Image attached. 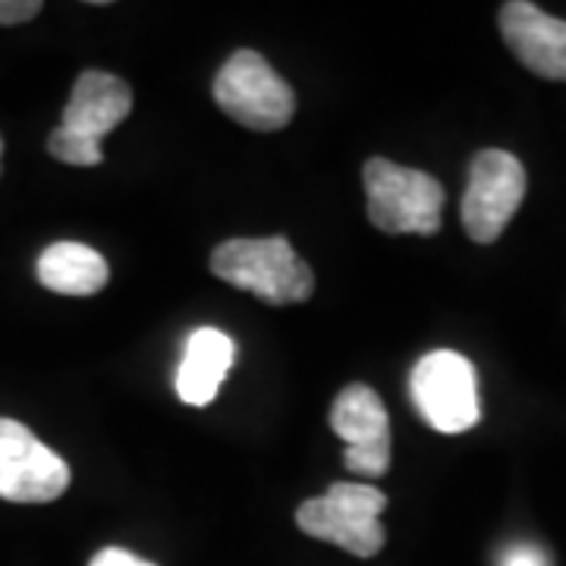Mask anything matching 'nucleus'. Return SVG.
Here are the masks:
<instances>
[{"mask_svg": "<svg viewBox=\"0 0 566 566\" xmlns=\"http://www.w3.org/2000/svg\"><path fill=\"white\" fill-rule=\"evenodd\" d=\"M409 394L419 416L441 434H463L482 419L475 368L453 349L419 359L409 375Z\"/></svg>", "mask_w": 566, "mask_h": 566, "instance_id": "obj_5", "label": "nucleus"}, {"mask_svg": "<svg viewBox=\"0 0 566 566\" xmlns=\"http://www.w3.org/2000/svg\"><path fill=\"white\" fill-rule=\"evenodd\" d=\"M0 151H3V142H0Z\"/></svg>", "mask_w": 566, "mask_h": 566, "instance_id": "obj_17", "label": "nucleus"}, {"mask_svg": "<svg viewBox=\"0 0 566 566\" xmlns=\"http://www.w3.org/2000/svg\"><path fill=\"white\" fill-rule=\"evenodd\" d=\"M133 111V88L104 70H85L76 85L70 104L63 107V129L80 133L88 139L102 142L111 129H117Z\"/></svg>", "mask_w": 566, "mask_h": 566, "instance_id": "obj_9", "label": "nucleus"}, {"mask_svg": "<svg viewBox=\"0 0 566 566\" xmlns=\"http://www.w3.org/2000/svg\"><path fill=\"white\" fill-rule=\"evenodd\" d=\"M214 102L240 126L274 133L296 114V95L255 51H237L214 80Z\"/></svg>", "mask_w": 566, "mask_h": 566, "instance_id": "obj_4", "label": "nucleus"}, {"mask_svg": "<svg viewBox=\"0 0 566 566\" xmlns=\"http://www.w3.org/2000/svg\"><path fill=\"white\" fill-rule=\"evenodd\" d=\"M48 151L63 164H73V167H95L102 164V142L88 139V136H80V133H70L57 126L48 139Z\"/></svg>", "mask_w": 566, "mask_h": 566, "instance_id": "obj_13", "label": "nucleus"}, {"mask_svg": "<svg viewBox=\"0 0 566 566\" xmlns=\"http://www.w3.org/2000/svg\"><path fill=\"white\" fill-rule=\"evenodd\" d=\"M41 13L39 0H0V25H20Z\"/></svg>", "mask_w": 566, "mask_h": 566, "instance_id": "obj_14", "label": "nucleus"}, {"mask_svg": "<svg viewBox=\"0 0 566 566\" xmlns=\"http://www.w3.org/2000/svg\"><path fill=\"white\" fill-rule=\"evenodd\" d=\"M526 199V167L501 148H485L469 164L463 192V227L469 240L494 243Z\"/></svg>", "mask_w": 566, "mask_h": 566, "instance_id": "obj_6", "label": "nucleus"}, {"mask_svg": "<svg viewBox=\"0 0 566 566\" xmlns=\"http://www.w3.org/2000/svg\"><path fill=\"white\" fill-rule=\"evenodd\" d=\"M368 221L385 233L431 237L441 230L444 186L431 174L409 170L400 164L371 158L363 167Z\"/></svg>", "mask_w": 566, "mask_h": 566, "instance_id": "obj_2", "label": "nucleus"}, {"mask_svg": "<svg viewBox=\"0 0 566 566\" xmlns=\"http://www.w3.org/2000/svg\"><path fill=\"white\" fill-rule=\"evenodd\" d=\"M70 488V465L13 419H0V497L48 504Z\"/></svg>", "mask_w": 566, "mask_h": 566, "instance_id": "obj_7", "label": "nucleus"}, {"mask_svg": "<svg viewBox=\"0 0 566 566\" xmlns=\"http://www.w3.org/2000/svg\"><path fill=\"white\" fill-rule=\"evenodd\" d=\"M385 491L371 485L337 482L324 497H312L296 510V523L305 535L337 545L356 557H375L385 547Z\"/></svg>", "mask_w": 566, "mask_h": 566, "instance_id": "obj_3", "label": "nucleus"}, {"mask_svg": "<svg viewBox=\"0 0 566 566\" xmlns=\"http://www.w3.org/2000/svg\"><path fill=\"white\" fill-rule=\"evenodd\" d=\"M211 274L255 293L268 305L305 303L315 293V274L286 237L227 240L211 252Z\"/></svg>", "mask_w": 566, "mask_h": 566, "instance_id": "obj_1", "label": "nucleus"}, {"mask_svg": "<svg viewBox=\"0 0 566 566\" xmlns=\"http://www.w3.org/2000/svg\"><path fill=\"white\" fill-rule=\"evenodd\" d=\"M504 566H545V554L535 547H516L506 554Z\"/></svg>", "mask_w": 566, "mask_h": 566, "instance_id": "obj_16", "label": "nucleus"}, {"mask_svg": "<svg viewBox=\"0 0 566 566\" xmlns=\"http://www.w3.org/2000/svg\"><path fill=\"white\" fill-rule=\"evenodd\" d=\"M39 281L61 296H95L107 283V262L82 243H54L48 245L35 264Z\"/></svg>", "mask_w": 566, "mask_h": 566, "instance_id": "obj_11", "label": "nucleus"}, {"mask_svg": "<svg viewBox=\"0 0 566 566\" xmlns=\"http://www.w3.org/2000/svg\"><path fill=\"white\" fill-rule=\"evenodd\" d=\"M331 428L346 441V450L390 447V422L381 397L365 385H349L331 406Z\"/></svg>", "mask_w": 566, "mask_h": 566, "instance_id": "obj_12", "label": "nucleus"}, {"mask_svg": "<svg viewBox=\"0 0 566 566\" xmlns=\"http://www.w3.org/2000/svg\"><path fill=\"white\" fill-rule=\"evenodd\" d=\"M88 566H155V564L139 560L136 554H129V551H123V547H104V551H98V554L92 557V564Z\"/></svg>", "mask_w": 566, "mask_h": 566, "instance_id": "obj_15", "label": "nucleus"}, {"mask_svg": "<svg viewBox=\"0 0 566 566\" xmlns=\"http://www.w3.org/2000/svg\"><path fill=\"white\" fill-rule=\"evenodd\" d=\"M233 340L214 331L202 327L186 340V356H182L180 371H177V394L182 403L205 406L211 403L221 390L223 378L233 368Z\"/></svg>", "mask_w": 566, "mask_h": 566, "instance_id": "obj_10", "label": "nucleus"}, {"mask_svg": "<svg viewBox=\"0 0 566 566\" xmlns=\"http://www.w3.org/2000/svg\"><path fill=\"white\" fill-rule=\"evenodd\" d=\"M501 32L526 70L542 80L566 82V20L528 0H510L501 7Z\"/></svg>", "mask_w": 566, "mask_h": 566, "instance_id": "obj_8", "label": "nucleus"}]
</instances>
